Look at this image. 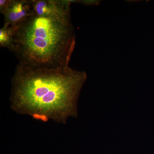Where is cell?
Wrapping results in <instances>:
<instances>
[{"instance_id":"5b68a950","label":"cell","mask_w":154,"mask_h":154,"mask_svg":"<svg viewBox=\"0 0 154 154\" xmlns=\"http://www.w3.org/2000/svg\"><path fill=\"white\" fill-rule=\"evenodd\" d=\"M14 36V29L5 24L0 29V46L11 49Z\"/></svg>"},{"instance_id":"6da1fadb","label":"cell","mask_w":154,"mask_h":154,"mask_svg":"<svg viewBox=\"0 0 154 154\" xmlns=\"http://www.w3.org/2000/svg\"><path fill=\"white\" fill-rule=\"evenodd\" d=\"M87 79L69 66L35 68L18 65L12 80L11 108L36 120L65 124L77 117V103Z\"/></svg>"},{"instance_id":"8992f818","label":"cell","mask_w":154,"mask_h":154,"mask_svg":"<svg viewBox=\"0 0 154 154\" xmlns=\"http://www.w3.org/2000/svg\"><path fill=\"white\" fill-rule=\"evenodd\" d=\"M9 0H1L0 1V12L3 11L8 4Z\"/></svg>"},{"instance_id":"277c9868","label":"cell","mask_w":154,"mask_h":154,"mask_svg":"<svg viewBox=\"0 0 154 154\" xmlns=\"http://www.w3.org/2000/svg\"><path fill=\"white\" fill-rule=\"evenodd\" d=\"M71 0H31L33 15L57 16L70 14Z\"/></svg>"},{"instance_id":"52a82bcc","label":"cell","mask_w":154,"mask_h":154,"mask_svg":"<svg viewBox=\"0 0 154 154\" xmlns=\"http://www.w3.org/2000/svg\"><path fill=\"white\" fill-rule=\"evenodd\" d=\"M81 2L83 4L87 5H98L99 2L96 1H81Z\"/></svg>"},{"instance_id":"3957f363","label":"cell","mask_w":154,"mask_h":154,"mask_svg":"<svg viewBox=\"0 0 154 154\" xmlns=\"http://www.w3.org/2000/svg\"><path fill=\"white\" fill-rule=\"evenodd\" d=\"M5 17V24L15 28L33 15L31 1L9 0L5 8L1 12Z\"/></svg>"},{"instance_id":"7a4b0ae2","label":"cell","mask_w":154,"mask_h":154,"mask_svg":"<svg viewBox=\"0 0 154 154\" xmlns=\"http://www.w3.org/2000/svg\"><path fill=\"white\" fill-rule=\"evenodd\" d=\"M13 28L10 50L19 65L35 68L69 66L75 45L70 14L49 17L33 15Z\"/></svg>"}]
</instances>
